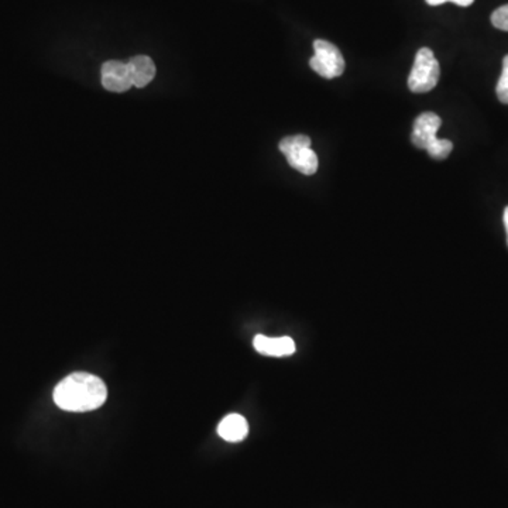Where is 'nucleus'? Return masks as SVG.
<instances>
[{
  "instance_id": "7ed1b4c3",
  "label": "nucleus",
  "mask_w": 508,
  "mask_h": 508,
  "mask_svg": "<svg viewBox=\"0 0 508 508\" xmlns=\"http://www.w3.org/2000/svg\"><path fill=\"white\" fill-rule=\"evenodd\" d=\"M278 149L287 157L288 164L304 175L318 171V155L311 149V139L305 135L288 136L281 140Z\"/></svg>"
},
{
  "instance_id": "1a4fd4ad",
  "label": "nucleus",
  "mask_w": 508,
  "mask_h": 508,
  "mask_svg": "<svg viewBox=\"0 0 508 508\" xmlns=\"http://www.w3.org/2000/svg\"><path fill=\"white\" fill-rule=\"evenodd\" d=\"M133 86L143 88L149 85L155 76V66L152 58L147 56H136L127 64Z\"/></svg>"
},
{
  "instance_id": "9d476101",
  "label": "nucleus",
  "mask_w": 508,
  "mask_h": 508,
  "mask_svg": "<svg viewBox=\"0 0 508 508\" xmlns=\"http://www.w3.org/2000/svg\"><path fill=\"white\" fill-rule=\"evenodd\" d=\"M497 98L500 102L508 105V54L503 58V71L497 83Z\"/></svg>"
},
{
  "instance_id": "f8f14e48",
  "label": "nucleus",
  "mask_w": 508,
  "mask_h": 508,
  "mask_svg": "<svg viewBox=\"0 0 508 508\" xmlns=\"http://www.w3.org/2000/svg\"><path fill=\"white\" fill-rule=\"evenodd\" d=\"M426 4H431V6H439V4H446V2H452V4H458V6L468 7L475 2V0H425Z\"/></svg>"
},
{
  "instance_id": "6e6552de",
  "label": "nucleus",
  "mask_w": 508,
  "mask_h": 508,
  "mask_svg": "<svg viewBox=\"0 0 508 508\" xmlns=\"http://www.w3.org/2000/svg\"><path fill=\"white\" fill-rule=\"evenodd\" d=\"M218 434L228 442H241L249 434V424L239 414H229L222 419L218 426Z\"/></svg>"
},
{
  "instance_id": "f257e3e1",
  "label": "nucleus",
  "mask_w": 508,
  "mask_h": 508,
  "mask_svg": "<svg viewBox=\"0 0 508 508\" xmlns=\"http://www.w3.org/2000/svg\"><path fill=\"white\" fill-rule=\"evenodd\" d=\"M108 390L100 377L73 373L54 390V403L64 411L86 413L105 404Z\"/></svg>"
},
{
  "instance_id": "ddd939ff",
  "label": "nucleus",
  "mask_w": 508,
  "mask_h": 508,
  "mask_svg": "<svg viewBox=\"0 0 508 508\" xmlns=\"http://www.w3.org/2000/svg\"><path fill=\"white\" fill-rule=\"evenodd\" d=\"M504 226L507 231V244H508V206L504 209Z\"/></svg>"
},
{
  "instance_id": "20e7f679",
  "label": "nucleus",
  "mask_w": 508,
  "mask_h": 508,
  "mask_svg": "<svg viewBox=\"0 0 508 508\" xmlns=\"http://www.w3.org/2000/svg\"><path fill=\"white\" fill-rule=\"evenodd\" d=\"M441 66L428 47L418 50L414 61L413 70L408 76V88L414 93H426L438 85Z\"/></svg>"
},
{
  "instance_id": "39448f33",
  "label": "nucleus",
  "mask_w": 508,
  "mask_h": 508,
  "mask_svg": "<svg viewBox=\"0 0 508 508\" xmlns=\"http://www.w3.org/2000/svg\"><path fill=\"white\" fill-rule=\"evenodd\" d=\"M315 54L310 60V66L318 75L334 80L345 73V58L335 44L327 40L314 41Z\"/></svg>"
},
{
  "instance_id": "9b49d317",
  "label": "nucleus",
  "mask_w": 508,
  "mask_h": 508,
  "mask_svg": "<svg viewBox=\"0 0 508 508\" xmlns=\"http://www.w3.org/2000/svg\"><path fill=\"white\" fill-rule=\"evenodd\" d=\"M492 23L498 31H508V4L493 12Z\"/></svg>"
},
{
  "instance_id": "0eeeda50",
  "label": "nucleus",
  "mask_w": 508,
  "mask_h": 508,
  "mask_svg": "<svg viewBox=\"0 0 508 508\" xmlns=\"http://www.w3.org/2000/svg\"><path fill=\"white\" fill-rule=\"evenodd\" d=\"M253 346L258 354L265 356L285 357L295 354V342L288 337H268L258 335L254 337Z\"/></svg>"
},
{
  "instance_id": "423d86ee",
  "label": "nucleus",
  "mask_w": 508,
  "mask_h": 508,
  "mask_svg": "<svg viewBox=\"0 0 508 508\" xmlns=\"http://www.w3.org/2000/svg\"><path fill=\"white\" fill-rule=\"evenodd\" d=\"M102 85L110 92L122 93L133 86L129 66L120 61H108L102 66Z\"/></svg>"
},
{
  "instance_id": "f03ea898",
  "label": "nucleus",
  "mask_w": 508,
  "mask_h": 508,
  "mask_svg": "<svg viewBox=\"0 0 508 508\" xmlns=\"http://www.w3.org/2000/svg\"><path fill=\"white\" fill-rule=\"evenodd\" d=\"M442 125V120L436 113L424 112L414 122L411 142L416 149L426 150L435 160L448 159L452 153L453 143L446 139H438L436 133Z\"/></svg>"
}]
</instances>
